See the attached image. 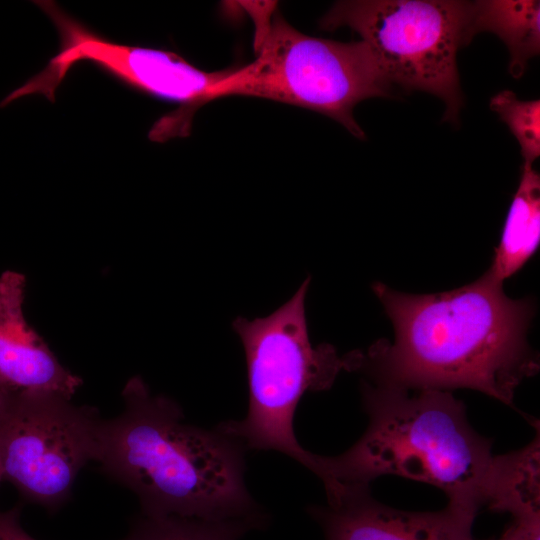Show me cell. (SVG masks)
Masks as SVG:
<instances>
[{
    "label": "cell",
    "mask_w": 540,
    "mask_h": 540,
    "mask_svg": "<svg viewBox=\"0 0 540 540\" xmlns=\"http://www.w3.org/2000/svg\"><path fill=\"white\" fill-rule=\"evenodd\" d=\"M487 273L447 292L412 295L375 283L395 339L359 351L356 371L406 389L469 388L513 406L517 387L539 369L527 341L534 314Z\"/></svg>",
    "instance_id": "obj_1"
},
{
    "label": "cell",
    "mask_w": 540,
    "mask_h": 540,
    "mask_svg": "<svg viewBox=\"0 0 540 540\" xmlns=\"http://www.w3.org/2000/svg\"><path fill=\"white\" fill-rule=\"evenodd\" d=\"M122 396V413L99 422L94 461L135 493L142 515L269 518L245 484L241 443L189 424L175 401L152 395L139 376Z\"/></svg>",
    "instance_id": "obj_2"
},
{
    "label": "cell",
    "mask_w": 540,
    "mask_h": 540,
    "mask_svg": "<svg viewBox=\"0 0 540 540\" xmlns=\"http://www.w3.org/2000/svg\"><path fill=\"white\" fill-rule=\"evenodd\" d=\"M361 394L368 426L360 439L337 456L314 454L326 492L395 475L437 487L447 505L475 516L487 505L497 456L451 391L363 382Z\"/></svg>",
    "instance_id": "obj_3"
},
{
    "label": "cell",
    "mask_w": 540,
    "mask_h": 540,
    "mask_svg": "<svg viewBox=\"0 0 540 540\" xmlns=\"http://www.w3.org/2000/svg\"><path fill=\"white\" fill-rule=\"evenodd\" d=\"M250 10L255 21L256 59L233 69L211 92L208 102L251 96L319 112L353 136L365 133L353 116L371 97H391V83L364 41L338 42L301 33L275 4Z\"/></svg>",
    "instance_id": "obj_4"
},
{
    "label": "cell",
    "mask_w": 540,
    "mask_h": 540,
    "mask_svg": "<svg viewBox=\"0 0 540 540\" xmlns=\"http://www.w3.org/2000/svg\"><path fill=\"white\" fill-rule=\"evenodd\" d=\"M309 283L308 277L270 315L232 322L244 349L249 406L243 419L216 428L245 449L278 451L312 471L314 453L294 432L297 405L306 392L331 388L341 371H355L356 352L340 356L330 344L312 345L305 313Z\"/></svg>",
    "instance_id": "obj_5"
},
{
    "label": "cell",
    "mask_w": 540,
    "mask_h": 540,
    "mask_svg": "<svg viewBox=\"0 0 540 540\" xmlns=\"http://www.w3.org/2000/svg\"><path fill=\"white\" fill-rule=\"evenodd\" d=\"M473 10V2L456 0L339 1L320 27L357 32L391 85L441 98L442 120L455 124L463 105L457 51L472 40Z\"/></svg>",
    "instance_id": "obj_6"
},
{
    "label": "cell",
    "mask_w": 540,
    "mask_h": 540,
    "mask_svg": "<svg viewBox=\"0 0 540 540\" xmlns=\"http://www.w3.org/2000/svg\"><path fill=\"white\" fill-rule=\"evenodd\" d=\"M35 3L55 25L60 50L44 69L4 97L0 108L34 94L54 102L56 89L70 69L87 61L142 93L179 104L158 119L149 132L151 141L164 142L189 135L196 111L208 103L212 90L232 71L206 72L171 51L112 42L67 14L56 2Z\"/></svg>",
    "instance_id": "obj_7"
},
{
    "label": "cell",
    "mask_w": 540,
    "mask_h": 540,
    "mask_svg": "<svg viewBox=\"0 0 540 540\" xmlns=\"http://www.w3.org/2000/svg\"><path fill=\"white\" fill-rule=\"evenodd\" d=\"M100 420L94 408L60 395H13L0 414L4 480L27 501L58 509L81 469L94 461Z\"/></svg>",
    "instance_id": "obj_8"
},
{
    "label": "cell",
    "mask_w": 540,
    "mask_h": 540,
    "mask_svg": "<svg viewBox=\"0 0 540 540\" xmlns=\"http://www.w3.org/2000/svg\"><path fill=\"white\" fill-rule=\"evenodd\" d=\"M326 495V505L307 509L324 540H474L476 516L449 505L434 512L395 509L374 499L368 484L339 483Z\"/></svg>",
    "instance_id": "obj_9"
},
{
    "label": "cell",
    "mask_w": 540,
    "mask_h": 540,
    "mask_svg": "<svg viewBox=\"0 0 540 540\" xmlns=\"http://www.w3.org/2000/svg\"><path fill=\"white\" fill-rule=\"evenodd\" d=\"M25 286L22 273L0 275V386L12 395L49 393L71 399L82 380L60 364L25 320Z\"/></svg>",
    "instance_id": "obj_10"
},
{
    "label": "cell",
    "mask_w": 540,
    "mask_h": 540,
    "mask_svg": "<svg viewBox=\"0 0 540 540\" xmlns=\"http://www.w3.org/2000/svg\"><path fill=\"white\" fill-rule=\"evenodd\" d=\"M540 240V175L522 165L501 239L487 274L503 283L530 259Z\"/></svg>",
    "instance_id": "obj_11"
},
{
    "label": "cell",
    "mask_w": 540,
    "mask_h": 540,
    "mask_svg": "<svg viewBox=\"0 0 540 540\" xmlns=\"http://www.w3.org/2000/svg\"><path fill=\"white\" fill-rule=\"evenodd\" d=\"M473 5V36L482 31L496 34L509 50L510 74L521 77L540 51L539 1L486 0Z\"/></svg>",
    "instance_id": "obj_12"
},
{
    "label": "cell",
    "mask_w": 540,
    "mask_h": 540,
    "mask_svg": "<svg viewBox=\"0 0 540 540\" xmlns=\"http://www.w3.org/2000/svg\"><path fill=\"white\" fill-rule=\"evenodd\" d=\"M539 432L526 447L497 456L487 505L513 518L540 516Z\"/></svg>",
    "instance_id": "obj_13"
},
{
    "label": "cell",
    "mask_w": 540,
    "mask_h": 540,
    "mask_svg": "<svg viewBox=\"0 0 540 540\" xmlns=\"http://www.w3.org/2000/svg\"><path fill=\"white\" fill-rule=\"evenodd\" d=\"M268 523L269 518L204 520L141 514L124 540H240Z\"/></svg>",
    "instance_id": "obj_14"
},
{
    "label": "cell",
    "mask_w": 540,
    "mask_h": 540,
    "mask_svg": "<svg viewBox=\"0 0 540 540\" xmlns=\"http://www.w3.org/2000/svg\"><path fill=\"white\" fill-rule=\"evenodd\" d=\"M489 107L517 139L523 165L532 166L540 155V101L520 100L514 92L503 90L490 99Z\"/></svg>",
    "instance_id": "obj_15"
},
{
    "label": "cell",
    "mask_w": 540,
    "mask_h": 540,
    "mask_svg": "<svg viewBox=\"0 0 540 540\" xmlns=\"http://www.w3.org/2000/svg\"><path fill=\"white\" fill-rule=\"evenodd\" d=\"M496 540H540V516L514 518L511 527Z\"/></svg>",
    "instance_id": "obj_16"
},
{
    "label": "cell",
    "mask_w": 540,
    "mask_h": 540,
    "mask_svg": "<svg viewBox=\"0 0 540 540\" xmlns=\"http://www.w3.org/2000/svg\"><path fill=\"white\" fill-rule=\"evenodd\" d=\"M0 540H35L20 524V509L0 511Z\"/></svg>",
    "instance_id": "obj_17"
},
{
    "label": "cell",
    "mask_w": 540,
    "mask_h": 540,
    "mask_svg": "<svg viewBox=\"0 0 540 540\" xmlns=\"http://www.w3.org/2000/svg\"><path fill=\"white\" fill-rule=\"evenodd\" d=\"M12 396V394L0 386V414L5 410Z\"/></svg>",
    "instance_id": "obj_18"
},
{
    "label": "cell",
    "mask_w": 540,
    "mask_h": 540,
    "mask_svg": "<svg viewBox=\"0 0 540 540\" xmlns=\"http://www.w3.org/2000/svg\"><path fill=\"white\" fill-rule=\"evenodd\" d=\"M2 480H4V478H3V471H2L1 462H0V482Z\"/></svg>",
    "instance_id": "obj_19"
}]
</instances>
